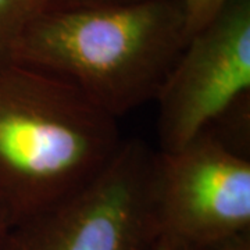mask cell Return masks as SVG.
<instances>
[{
    "label": "cell",
    "mask_w": 250,
    "mask_h": 250,
    "mask_svg": "<svg viewBox=\"0 0 250 250\" xmlns=\"http://www.w3.org/2000/svg\"><path fill=\"white\" fill-rule=\"evenodd\" d=\"M185 45L181 0H126L41 11L14 62L70 82L120 118L156 100Z\"/></svg>",
    "instance_id": "1"
},
{
    "label": "cell",
    "mask_w": 250,
    "mask_h": 250,
    "mask_svg": "<svg viewBox=\"0 0 250 250\" xmlns=\"http://www.w3.org/2000/svg\"><path fill=\"white\" fill-rule=\"evenodd\" d=\"M117 120L49 72L18 62L0 71V214L7 227L96 178L123 143Z\"/></svg>",
    "instance_id": "2"
},
{
    "label": "cell",
    "mask_w": 250,
    "mask_h": 250,
    "mask_svg": "<svg viewBox=\"0 0 250 250\" xmlns=\"http://www.w3.org/2000/svg\"><path fill=\"white\" fill-rule=\"evenodd\" d=\"M157 153L123 141L86 187L10 227L0 250H152Z\"/></svg>",
    "instance_id": "3"
},
{
    "label": "cell",
    "mask_w": 250,
    "mask_h": 250,
    "mask_svg": "<svg viewBox=\"0 0 250 250\" xmlns=\"http://www.w3.org/2000/svg\"><path fill=\"white\" fill-rule=\"evenodd\" d=\"M159 238L202 250L250 232V160L210 131L159 152L154 177Z\"/></svg>",
    "instance_id": "4"
},
{
    "label": "cell",
    "mask_w": 250,
    "mask_h": 250,
    "mask_svg": "<svg viewBox=\"0 0 250 250\" xmlns=\"http://www.w3.org/2000/svg\"><path fill=\"white\" fill-rule=\"evenodd\" d=\"M250 93V0L190 36L157 95L161 150L175 152Z\"/></svg>",
    "instance_id": "5"
},
{
    "label": "cell",
    "mask_w": 250,
    "mask_h": 250,
    "mask_svg": "<svg viewBox=\"0 0 250 250\" xmlns=\"http://www.w3.org/2000/svg\"><path fill=\"white\" fill-rule=\"evenodd\" d=\"M43 10L46 7L41 0H0V71L16 62L20 38Z\"/></svg>",
    "instance_id": "6"
},
{
    "label": "cell",
    "mask_w": 250,
    "mask_h": 250,
    "mask_svg": "<svg viewBox=\"0 0 250 250\" xmlns=\"http://www.w3.org/2000/svg\"><path fill=\"white\" fill-rule=\"evenodd\" d=\"M231 0H181L187 42L208 25Z\"/></svg>",
    "instance_id": "7"
},
{
    "label": "cell",
    "mask_w": 250,
    "mask_h": 250,
    "mask_svg": "<svg viewBox=\"0 0 250 250\" xmlns=\"http://www.w3.org/2000/svg\"><path fill=\"white\" fill-rule=\"evenodd\" d=\"M46 10L52 9H72V7H83V6H95L104 3H116L126 0H41Z\"/></svg>",
    "instance_id": "8"
},
{
    "label": "cell",
    "mask_w": 250,
    "mask_h": 250,
    "mask_svg": "<svg viewBox=\"0 0 250 250\" xmlns=\"http://www.w3.org/2000/svg\"><path fill=\"white\" fill-rule=\"evenodd\" d=\"M202 250H250V232L242 233L232 239L217 243Z\"/></svg>",
    "instance_id": "9"
},
{
    "label": "cell",
    "mask_w": 250,
    "mask_h": 250,
    "mask_svg": "<svg viewBox=\"0 0 250 250\" xmlns=\"http://www.w3.org/2000/svg\"><path fill=\"white\" fill-rule=\"evenodd\" d=\"M152 250H185L184 248H181L178 245H175V243H172V242L167 241V239H164V238H159L157 242H156V245H154V248Z\"/></svg>",
    "instance_id": "10"
},
{
    "label": "cell",
    "mask_w": 250,
    "mask_h": 250,
    "mask_svg": "<svg viewBox=\"0 0 250 250\" xmlns=\"http://www.w3.org/2000/svg\"><path fill=\"white\" fill-rule=\"evenodd\" d=\"M7 229H9V227H7V224H6V221L3 220V217L0 214V246H1V242H3V238H4V235L7 232Z\"/></svg>",
    "instance_id": "11"
}]
</instances>
